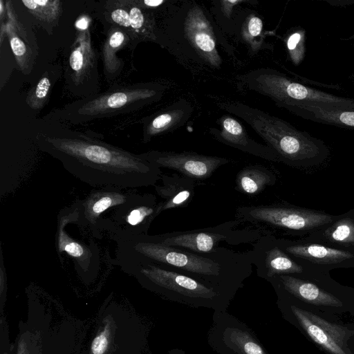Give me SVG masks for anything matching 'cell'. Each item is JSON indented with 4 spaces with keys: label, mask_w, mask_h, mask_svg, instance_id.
I'll return each mask as SVG.
<instances>
[{
    "label": "cell",
    "mask_w": 354,
    "mask_h": 354,
    "mask_svg": "<svg viewBox=\"0 0 354 354\" xmlns=\"http://www.w3.org/2000/svg\"><path fill=\"white\" fill-rule=\"evenodd\" d=\"M34 140L41 151L91 186L131 189L155 186L160 179V168L141 153H133L59 122L39 120Z\"/></svg>",
    "instance_id": "6da1fadb"
},
{
    "label": "cell",
    "mask_w": 354,
    "mask_h": 354,
    "mask_svg": "<svg viewBox=\"0 0 354 354\" xmlns=\"http://www.w3.org/2000/svg\"><path fill=\"white\" fill-rule=\"evenodd\" d=\"M116 257H131L163 265L214 286L233 299L252 273L248 252L218 247L208 254L162 244L152 235H138L115 240Z\"/></svg>",
    "instance_id": "7a4b0ae2"
},
{
    "label": "cell",
    "mask_w": 354,
    "mask_h": 354,
    "mask_svg": "<svg viewBox=\"0 0 354 354\" xmlns=\"http://www.w3.org/2000/svg\"><path fill=\"white\" fill-rule=\"evenodd\" d=\"M116 263L140 284L164 299L192 308L226 311L233 298L186 274L144 259L116 257Z\"/></svg>",
    "instance_id": "3957f363"
},
{
    "label": "cell",
    "mask_w": 354,
    "mask_h": 354,
    "mask_svg": "<svg viewBox=\"0 0 354 354\" xmlns=\"http://www.w3.org/2000/svg\"><path fill=\"white\" fill-rule=\"evenodd\" d=\"M165 87L156 82L113 86L108 90L78 99L48 113L44 119L79 124L129 113L159 100Z\"/></svg>",
    "instance_id": "277c9868"
},
{
    "label": "cell",
    "mask_w": 354,
    "mask_h": 354,
    "mask_svg": "<svg viewBox=\"0 0 354 354\" xmlns=\"http://www.w3.org/2000/svg\"><path fill=\"white\" fill-rule=\"evenodd\" d=\"M218 106L249 124L277 153L279 161L295 164L318 158L326 153L321 140L281 118L239 102L221 103Z\"/></svg>",
    "instance_id": "5b68a950"
},
{
    "label": "cell",
    "mask_w": 354,
    "mask_h": 354,
    "mask_svg": "<svg viewBox=\"0 0 354 354\" xmlns=\"http://www.w3.org/2000/svg\"><path fill=\"white\" fill-rule=\"evenodd\" d=\"M248 88L270 97L281 108L295 103L354 110V99L340 97L308 86L280 71L261 68L250 71L243 77Z\"/></svg>",
    "instance_id": "8992f818"
},
{
    "label": "cell",
    "mask_w": 354,
    "mask_h": 354,
    "mask_svg": "<svg viewBox=\"0 0 354 354\" xmlns=\"http://www.w3.org/2000/svg\"><path fill=\"white\" fill-rule=\"evenodd\" d=\"M147 349L146 325L138 315L111 304L102 311L83 354H146Z\"/></svg>",
    "instance_id": "52a82bcc"
},
{
    "label": "cell",
    "mask_w": 354,
    "mask_h": 354,
    "mask_svg": "<svg viewBox=\"0 0 354 354\" xmlns=\"http://www.w3.org/2000/svg\"><path fill=\"white\" fill-rule=\"evenodd\" d=\"M90 22L86 15L77 20L75 38L65 64L66 88L82 98L100 93V88L98 55L92 44Z\"/></svg>",
    "instance_id": "ba28073f"
},
{
    "label": "cell",
    "mask_w": 354,
    "mask_h": 354,
    "mask_svg": "<svg viewBox=\"0 0 354 354\" xmlns=\"http://www.w3.org/2000/svg\"><path fill=\"white\" fill-rule=\"evenodd\" d=\"M236 220L249 224V227L266 234L270 229L305 230L332 221L323 212L296 208L280 204L245 205L238 207Z\"/></svg>",
    "instance_id": "9c48e42d"
},
{
    "label": "cell",
    "mask_w": 354,
    "mask_h": 354,
    "mask_svg": "<svg viewBox=\"0 0 354 354\" xmlns=\"http://www.w3.org/2000/svg\"><path fill=\"white\" fill-rule=\"evenodd\" d=\"M240 223L235 219L213 227L152 236L167 245L186 249L197 254H208L220 247L218 244L221 242L232 245L255 242L263 234L261 231L249 227L237 230L236 227Z\"/></svg>",
    "instance_id": "30bf717a"
},
{
    "label": "cell",
    "mask_w": 354,
    "mask_h": 354,
    "mask_svg": "<svg viewBox=\"0 0 354 354\" xmlns=\"http://www.w3.org/2000/svg\"><path fill=\"white\" fill-rule=\"evenodd\" d=\"M103 219L102 229L109 230L114 239L147 235L153 220L162 212V203L154 194L132 192L124 203L113 209Z\"/></svg>",
    "instance_id": "8fae6325"
},
{
    "label": "cell",
    "mask_w": 354,
    "mask_h": 354,
    "mask_svg": "<svg viewBox=\"0 0 354 354\" xmlns=\"http://www.w3.org/2000/svg\"><path fill=\"white\" fill-rule=\"evenodd\" d=\"M207 339L217 354H270L254 331L227 310L214 312Z\"/></svg>",
    "instance_id": "7c38bea8"
},
{
    "label": "cell",
    "mask_w": 354,
    "mask_h": 354,
    "mask_svg": "<svg viewBox=\"0 0 354 354\" xmlns=\"http://www.w3.org/2000/svg\"><path fill=\"white\" fill-rule=\"evenodd\" d=\"M287 310L308 337L328 354H351L348 339L354 330L331 323L319 315L293 304Z\"/></svg>",
    "instance_id": "4fadbf2b"
},
{
    "label": "cell",
    "mask_w": 354,
    "mask_h": 354,
    "mask_svg": "<svg viewBox=\"0 0 354 354\" xmlns=\"http://www.w3.org/2000/svg\"><path fill=\"white\" fill-rule=\"evenodd\" d=\"M149 162L160 168L175 170L190 178L203 180L209 178L220 167L228 164L230 159L205 156L193 151H165L152 150L141 153Z\"/></svg>",
    "instance_id": "5bb4252c"
},
{
    "label": "cell",
    "mask_w": 354,
    "mask_h": 354,
    "mask_svg": "<svg viewBox=\"0 0 354 354\" xmlns=\"http://www.w3.org/2000/svg\"><path fill=\"white\" fill-rule=\"evenodd\" d=\"M247 252L256 267L257 276L268 281L277 276L303 272L302 266L279 248L272 234H263Z\"/></svg>",
    "instance_id": "9a60e30c"
},
{
    "label": "cell",
    "mask_w": 354,
    "mask_h": 354,
    "mask_svg": "<svg viewBox=\"0 0 354 354\" xmlns=\"http://www.w3.org/2000/svg\"><path fill=\"white\" fill-rule=\"evenodd\" d=\"M6 18L4 22H1V39L5 33L19 69L28 75L38 53L35 37L19 18L12 1H6Z\"/></svg>",
    "instance_id": "2e32d148"
},
{
    "label": "cell",
    "mask_w": 354,
    "mask_h": 354,
    "mask_svg": "<svg viewBox=\"0 0 354 354\" xmlns=\"http://www.w3.org/2000/svg\"><path fill=\"white\" fill-rule=\"evenodd\" d=\"M116 187H102L92 190L81 202L77 203L79 224L88 227L97 236V229H102V215L110 209H114L126 201L131 194Z\"/></svg>",
    "instance_id": "e0dca14e"
},
{
    "label": "cell",
    "mask_w": 354,
    "mask_h": 354,
    "mask_svg": "<svg viewBox=\"0 0 354 354\" xmlns=\"http://www.w3.org/2000/svg\"><path fill=\"white\" fill-rule=\"evenodd\" d=\"M183 30L185 38L201 59L209 66L219 68L222 59L216 48L212 26L198 5L188 11Z\"/></svg>",
    "instance_id": "ac0fdd59"
},
{
    "label": "cell",
    "mask_w": 354,
    "mask_h": 354,
    "mask_svg": "<svg viewBox=\"0 0 354 354\" xmlns=\"http://www.w3.org/2000/svg\"><path fill=\"white\" fill-rule=\"evenodd\" d=\"M217 123L221 129L209 128V133L219 142L267 160L279 161L271 148L250 138L241 124L231 115H222Z\"/></svg>",
    "instance_id": "d6986e66"
},
{
    "label": "cell",
    "mask_w": 354,
    "mask_h": 354,
    "mask_svg": "<svg viewBox=\"0 0 354 354\" xmlns=\"http://www.w3.org/2000/svg\"><path fill=\"white\" fill-rule=\"evenodd\" d=\"M66 215L58 216L57 247L59 252H65L71 257L80 269L82 277V273L87 274L90 268L95 270V266L99 263V254L94 248H88L82 242L69 236L65 231V226L71 222H77L78 217L77 207L73 212H68Z\"/></svg>",
    "instance_id": "ffe728a7"
},
{
    "label": "cell",
    "mask_w": 354,
    "mask_h": 354,
    "mask_svg": "<svg viewBox=\"0 0 354 354\" xmlns=\"http://www.w3.org/2000/svg\"><path fill=\"white\" fill-rule=\"evenodd\" d=\"M270 282L277 292H285L299 300L315 305L342 307V302L333 295L292 275H279L273 277Z\"/></svg>",
    "instance_id": "44dd1931"
},
{
    "label": "cell",
    "mask_w": 354,
    "mask_h": 354,
    "mask_svg": "<svg viewBox=\"0 0 354 354\" xmlns=\"http://www.w3.org/2000/svg\"><path fill=\"white\" fill-rule=\"evenodd\" d=\"M192 108L185 100L146 118L143 120L144 142H149L153 138L171 132L185 124L191 116Z\"/></svg>",
    "instance_id": "7402d4cb"
},
{
    "label": "cell",
    "mask_w": 354,
    "mask_h": 354,
    "mask_svg": "<svg viewBox=\"0 0 354 354\" xmlns=\"http://www.w3.org/2000/svg\"><path fill=\"white\" fill-rule=\"evenodd\" d=\"M162 184L154 186L156 194L162 199L163 211L187 206L194 196L195 180L179 173L162 174Z\"/></svg>",
    "instance_id": "603a6c76"
},
{
    "label": "cell",
    "mask_w": 354,
    "mask_h": 354,
    "mask_svg": "<svg viewBox=\"0 0 354 354\" xmlns=\"http://www.w3.org/2000/svg\"><path fill=\"white\" fill-rule=\"evenodd\" d=\"M297 116L315 122L354 129V110L330 108L310 103H295L286 108Z\"/></svg>",
    "instance_id": "cb8c5ba5"
},
{
    "label": "cell",
    "mask_w": 354,
    "mask_h": 354,
    "mask_svg": "<svg viewBox=\"0 0 354 354\" xmlns=\"http://www.w3.org/2000/svg\"><path fill=\"white\" fill-rule=\"evenodd\" d=\"M131 41L123 29L109 26L102 48L103 71L106 79L111 82L121 73L124 64L117 53L126 46L131 48Z\"/></svg>",
    "instance_id": "d4e9b609"
},
{
    "label": "cell",
    "mask_w": 354,
    "mask_h": 354,
    "mask_svg": "<svg viewBox=\"0 0 354 354\" xmlns=\"http://www.w3.org/2000/svg\"><path fill=\"white\" fill-rule=\"evenodd\" d=\"M276 241L279 248L287 254L315 263L333 264L353 257V254L347 251L330 248L322 245L283 244L277 239Z\"/></svg>",
    "instance_id": "484cf974"
},
{
    "label": "cell",
    "mask_w": 354,
    "mask_h": 354,
    "mask_svg": "<svg viewBox=\"0 0 354 354\" xmlns=\"http://www.w3.org/2000/svg\"><path fill=\"white\" fill-rule=\"evenodd\" d=\"M129 14V22L135 46L141 41L160 42L154 17L150 10L140 6L136 0H123Z\"/></svg>",
    "instance_id": "4316f807"
},
{
    "label": "cell",
    "mask_w": 354,
    "mask_h": 354,
    "mask_svg": "<svg viewBox=\"0 0 354 354\" xmlns=\"http://www.w3.org/2000/svg\"><path fill=\"white\" fill-rule=\"evenodd\" d=\"M276 181L275 174L269 168L261 165H248L237 173L235 189L243 194L255 196Z\"/></svg>",
    "instance_id": "83f0119b"
},
{
    "label": "cell",
    "mask_w": 354,
    "mask_h": 354,
    "mask_svg": "<svg viewBox=\"0 0 354 354\" xmlns=\"http://www.w3.org/2000/svg\"><path fill=\"white\" fill-rule=\"evenodd\" d=\"M21 3L37 24L48 35H52L62 12V2L59 0H22Z\"/></svg>",
    "instance_id": "f1b7e54d"
},
{
    "label": "cell",
    "mask_w": 354,
    "mask_h": 354,
    "mask_svg": "<svg viewBox=\"0 0 354 354\" xmlns=\"http://www.w3.org/2000/svg\"><path fill=\"white\" fill-rule=\"evenodd\" d=\"M54 77L51 72L46 71L37 83L28 92L26 102L32 110L41 109L48 100Z\"/></svg>",
    "instance_id": "f546056e"
},
{
    "label": "cell",
    "mask_w": 354,
    "mask_h": 354,
    "mask_svg": "<svg viewBox=\"0 0 354 354\" xmlns=\"http://www.w3.org/2000/svg\"><path fill=\"white\" fill-rule=\"evenodd\" d=\"M286 46L292 62L299 65L305 57L306 52V31L299 27L294 28L286 39Z\"/></svg>",
    "instance_id": "4dcf8cb0"
},
{
    "label": "cell",
    "mask_w": 354,
    "mask_h": 354,
    "mask_svg": "<svg viewBox=\"0 0 354 354\" xmlns=\"http://www.w3.org/2000/svg\"><path fill=\"white\" fill-rule=\"evenodd\" d=\"M263 21L255 15L248 17L242 26V37L253 50H258L261 44Z\"/></svg>",
    "instance_id": "1f68e13d"
},
{
    "label": "cell",
    "mask_w": 354,
    "mask_h": 354,
    "mask_svg": "<svg viewBox=\"0 0 354 354\" xmlns=\"http://www.w3.org/2000/svg\"><path fill=\"white\" fill-rule=\"evenodd\" d=\"M326 234L333 241L354 243V222L348 218L340 220L330 227Z\"/></svg>",
    "instance_id": "d6a6232c"
},
{
    "label": "cell",
    "mask_w": 354,
    "mask_h": 354,
    "mask_svg": "<svg viewBox=\"0 0 354 354\" xmlns=\"http://www.w3.org/2000/svg\"><path fill=\"white\" fill-rule=\"evenodd\" d=\"M245 2V1L243 0H224L221 1L220 3L221 4V10L223 11V14L225 17L230 18L231 16V14L232 12L233 8L239 4Z\"/></svg>",
    "instance_id": "836d02e7"
},
{
    "label": "cell",
    "mask_w": 354,
    "mask_h": 354,
    "mask_svg": "<svg viewBox=\"0 0 354 354\" xmlns=\"http://www.w3.org/2000/svg\"><path fill=\"white\" fill-rule=\"evenodd\" d=\"M138 4L142 8L147 10L158 8L167 2L165 0H136Z\"/></svg>",
    "instance_id": "e575fe53"
},
{
    "label": "cell",
    "mask_w": 354,
    "mask_h": 354,
    "mask_svg": "<svg viewBox=\"0 0 354 354\" xmlns=\"http://www.w3.org/2000/svg\"><path fill=\"white\" fill-rule=\"evenodd\" d=\"M326 1L331 5L337 6H342L344 3V6L346 4L354 3V1H352V0H350V1H328V0H327Z\"/></svg>",
    "instance_id": "d590c367"
},
{
    "label": "cell",
    "mask_w": 354,
    "mask_h": 354,
    "mask_svg": "<svg viewBox=\"0 0 354 354\" xmlns=\"http://www.w3.org/2000/svg\"><path fill=\"white\" fill-rule=\"evenodd\" d=\"M165 354H189L183 349L179 348H172L168 351Z\"/></svg>",
    "instance_id": "8d00e7d4"
},
{
    "label": "cell",
    "mask_w": 354,
    "mask_h": 354,
    "mask_svg": "<svg viewBox=\"0 0 354 354\" xmlns=\"http://www.w3.org/2000/svg\"><path fill=\"white\" fill-rule=\"evenodd\" d=\"M348 40H353L354 41V34L347 38Z\"/></svg>",
    "instance_id": "74e56055"
}]
</instances>
